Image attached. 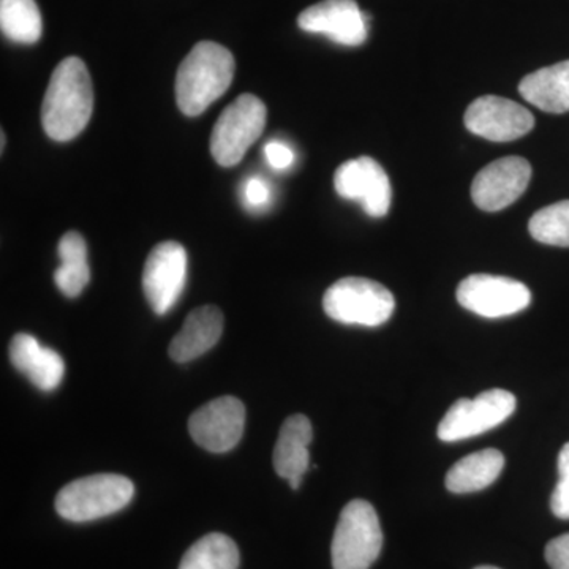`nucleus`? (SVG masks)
Listing matches in <instances>:
<instances>
[{
    "label": "nucleus",
    "instance_id": "f257e3e1",
    "mask_svg": "<svg viewBox=\"0 0 569 569\" xmlns=\"http://www.w3.org/2000/svg\"><path fill=\"white\" fill-rule=\"evenodd\" d=\"M93 110V89L88 67L80 58L63 59L52 71L41 104V123L54 141H70L86 129Z\"/></svg>",
    "mask_w": 569,
    "mask_h": 569
},
{
    "label": "nucleus",
    "instance_id": "f03ea898",
    "mask_svg": "<svg viewBox=\"0 0 569 569\" xmlns=\"http://www.w3.org/2000/svg\"><path fill=\"white\" fill-rule=\"evenodd\" d=\"M233 54L213 41H200L183 59L176 77V102L190 118L203 114L230 88L234 78Z\"/></svg>",
    "mask_w": 569,
    "mask_h": 569
},
{
    "label": "nucleus",
    "instance_id": "7ed1b4c3",
    "mask_svg": "<svg viewBox=\"0 0 569 569\" xmlns=\"http://www.w3.org/2000/svg\"><path fill=\"white\" fill-rule=\"evenodd\" d=\"M133 496L134 486L129 478L92 475L67 485L56 497V511L70 522H91L121 511Z\"/></svg>",
    "mask_w": 569,
    "mask_h": 569
},
{
    "label": "nucleus",
    "instance_id": "20e7f679",
    "mask_svg": "<svg viewBox=\"0 0 569 569\" xmlns=\"http://www.w3.org/2000/svg\"><path fill=\"white\" fill-rule=\"evenodd\" d=\"M383 548V531L376 508L366 500H353L340 512L332 538L335 569H369Z\"/></svg>",
    "mask_w": 569,
    "mask_h": 569
},
{
    "label": "nucleus",
    "instance_id": "39448f33",
    "mask_svg": "<svg viewBox=\"0 0 569 569\" xmlns=\"http://www.w3.org/2000/svg\"><path fill=\"white\" fill-rule=\"evenodd\" d=\"M323 309L326 316L339 323L377 328L392 317L396 301L381 283L365 277H346L328 288Z\"/></svg>",
    "mask_w": 569,
    "mask_h": 569
},
{
    "label": "nucleus",
    "instance_id": "423d86ee",
    "mask_svg": "<svg viewBox=\"0 0 569 569\" xmlns=\"http://www.w3.org/2000/svg\"><path fill=\"white\" fill-rule=\"evenodd\" d=\"M264 103L252 93L238 97L217 119L211 137V152L220 167H234L244 159L250 146L263 133Z\"/></svg>",
    "mask_w": 569,
    "mask_h": 569
},
{
    "label": "nucleus",
    "instance_id": "0eeeda50",
    "mask_svg": "<svg viewBox=\"0 0 569 569\" xmlns=\"http://www.w3.org/2000/svg\"><path fill=\"white\" fill-rule=\"evenodd\" d=\"M516 411V397L505 389H490L475 399L452 403L438 426V438L445 443L481 436L507 421Z\"/></svg>",
    "mask_w": 569,
    "mask_h": 569
},
{
    "label": "nucleus",
    "instance_id": "6e6552de",
    "mask_svg": "<svg viewBox=\"0 0 569 569\" xmlns=\"http://www.w3.org/2000/svg\"><path fill=\"white\" fill-rule=\"evenodd\" d=\"M458 302L463 309L485 318L516 316L530 306L529 287L508 277L473 274L458 287Z\"/></svg>",
    "mask_w": 569,
    "mask_h": 569
},
{
    "label": "nucleus",
    "instance_id": "1a4fd4ad",
    "mask_svg": "<svg viewBox=\"0 0 569 569\" xmlns=\"http://www.w3.org/2000/svg\"><path fill=\"white\" fill-rule=\"evenodd\" d=\"M246 427V407L233 396L213 399L189 419V432L198 447L222 455L238 447Z\"/></svg>",
    "mask_w": 569,
    "mask_h": 569
},
{
    "label": "nucleus",
    "instance_id": "9d476101",
    "mask_svg": "<svg viewBox=\"0 0 569 569\" xmlns=\"http://www.w3.org/2000/svg\"><path fill=\"white\" fill-rule=\"evenodd\" d=\"M187 280V252L179 242L156 246L146 260L142 290L157 316H164L181 298Z\"/></svg>",
    "mask_w": 569,
    "mask_h": 569
},
{
    "label": "nucleus",
    "instance_id": "9b49d317",
    "mask_svg": "<svg viewBox=\"0 0 569 569\" xmlns=\"http://www.w3.org/2000/svg\"><path fill=\"white\" fill-rule=\"evenodd\" d=\"M336 192L358 201L370 217H385L391 208V182L377 160L359 157L340 164L335 174Z\"/></svg>",
    "mask_w": 569,
    "mask_h": 569
},
{
    "label": "nucleus",
    "instance_id": "f8f14e48",
    "mask_svg": "<svg viewBox=\"0 0 569 569\" xmlns=\"http://www.w3.org/2000/svg\"><path fill=\"white\" fill-rule=\"evenodd\" d=\"M533 126V114L527 108L503 97H479L466 112L467 129L489 141L519 140L530 133Z\"/></svg>",
    "mask_w": 569,
    "mask_h": 569
},
{
    "label": "nucleus",
    "instance_id": "ddd939ff",
    "mask_svg": "<svg viewBox=\"0 0 569 569\" xmlns=\"http://www.w3.org/2000/svg\"><path fill=\"white\" fill-rule=\"evenodd\" d=\"M530 179L531 167L526 159L505 157L479 171L471 183V198L481 211H501L522 197Z\"/></svg>",
    "mask_w": 569,
    "mask_h": 569
},
{
    "label": "nucleus",
    "instance_id": "4468645a",
    "mask_svg": "<svg viewBox=\"0 0 569 569\" xmlns=\"http://www.w3.org/2000/svg\"><path fill=\"white\" fill-rule=\"evenodd\" d=\"M302 31L320 33L343 47H361L367 40L366 14L355 0H323L299 14Z\"/></svg>",
    "mask_w": 569,
    "mask_h": 569
},
{
    "label": "nucleus",
    "instance_id": "2eb2a0df",
    "mask_svg": "<svg viewBox=\"0 0 569 569\" xmlns=\"http://www.w3.org/2000/svg\"><path fill=\"white\" fill-rule=\"evenodd\" d=\"M312 425L305 415H293L284 419L280 427L272 462L276 473L287 479L293 490L301 488L302 478L309 471V445L312 443Z\"/></svg>",
    "mask_w": 569,
    "mask_h": 569
},
{
    "label": "nucleus",
    "instance_id": "dca6fc26",
    "mask_svg": "<svg viewBox=\"0 0 569 569\" xmlns=\"http://www.w3.org/2000/svg\"><path fill=\"white\" fill-rule=\"evenodd\" d=\"M10 362L18 372L29 378L40 391H54L62 383L66 365L58 351L40 346L31 335H17L11 339Z\"/></svg>",
    "mask_w": 569,
    "mask_h": 569
},
{
    "label": "nucleus",
    "instance_id": "f3484780",
    "mask_svg": "<svg viewBox=\"0 0 569 569\" xmlns=\"http://www.w3.org/2000/svg\"><path fill=\"white\" fill-rule=\"evenodd\" d=\"M223 335V313L219 307L203 306L192 310L181 331L170 343V356L176 362H190L208 353Z\"/></svg>",
    "mask_w": 569,
    "mask_h": 569
},
{
    "label": "nucleus",
    "instance_id": "a211bd4d",
    "mask_svg": "<svg viewBox=\"0 0 569 569\" xmlns=\"http://www.w3.org/2000/svg\"><path fill=\"white\" fill-rule=\"evenodd\" d=\"M527 102L539 110L563 114L569 111V61L545 67L527 74L519 84Z\"/></svg>",
    "mask_w": 569,
    "mask_h": 569
},
{
    "label": "nucleus",
    "instance_id": "6ab92c4d",
    "mask_svg": "<svg viewBox=\"0 0 569 569\" xmlns=\"http://www.w3.org/2000/svg\"><path fill=\"white\" fill-rule=\"evenodd\" d=\"M503 467L505 456L498 449H482L449 468L445 482L452 493L478 492L493 485Z\"/></svg>",
    "mask_w": 569,
    "mask_h": 569
},
{
    "label": "nucleus",
    "instance_id": "aec40b11",
    "mask_svg": "<svg viewBox=\"0 0 569 569\" xmlns=\"http://www.w3.org/2000/svg\"><path fill=\"white\" fill-rule=\"evenodd\" d=\"M58 252L61 268L54 272V282L67 298H77L91 280L84 238L77 231L63 234Z\"/></svg>",
    "mask_w": 569,
    "mask_h": 569
},
{
    "label": "nucleus",
    "instance_id": "412c9836",
    "mask_svg": "<svg viewBox=\"0 0 569 569\" xmlns=\"http://www.w3.org/2000/svg\"><path fill=\"white\" fill-rule=\"evenodd\" d=\"M0 28L14 43H37L43 33V20L36 0H0Z\"/></svg>",
    "mask_w": 569,
    "mask_h": 569
},
{
    "label": "nucleus",
    "instance_id": "4be33fe9",
    "mask_svg": "<svg viewBox=\"0 0 569 569\" xmlns=\"http://www.w3.org/2000/svg\"><path fill=\"white\" fill-rule=\"evenodd\" d=\"M239 549L230 537L209 533L182 557L179 569H238Z\"/></svg>",
    "mask_w": 569,
    "mask_h": 569
},
{
    "label": "nucleus",
    "instance_id": "5701e85b",
    "mask_svg": "<svg viewBox=\"0 0 569 569\" xmlns=\"http://www.w3.org/2000/svg\"><path fill=\"white\" fill-rule=\"evenodd\" d=\"M529 231L541 244L569 247V200L541 209L530 219Z\"/></svg>",
    "mask_w": 569,
    "mask_h": 569
},
{
    "label": "nucleus",
    "instance_id": "b1692460",
    "mask_svg": "<svg viewBox=\"0 0 569 569\" xmlns=\"http://www.w3.org/2000/svg\"><path fill=\"white\" fill-rule=\"evenodd\" d=\"M559 482L550 497V509L559 519L569 520V443L559 455Z\"/></svg>",
    "mask_w": 569,
    "mask_h": 569
},
{
    "label": "nucleus",
    "instance_id": "393cba45",
    "mask_svg": "<svg viewBox=\"0 0 569 569\" xmlns=\"http://www.w3.org/2000/svg\"><path fill=\"white\" fill-rule=\"evenodd\" d=\"M546 560L552 569H569V533L549 541L546 546Z\"/></svg>",
    "mask_w": 569,
    "mask_h": 569
},
{
    "label": "nucleus",
    "instance_id": "a878e982",
    "mask_svg": "<svg viewBox=\"0 0 569 569\" xmlns=\"http://www.w3.org/2000/svg\"><path fill=\"white\" fill-rule=\"evenodd\" d=\"M246 203L249 208L261 209L266 204H269L271 200V190H269L268 183L260 178H250L246 182L244 187Z\"/></svg>",
    "mask_w": 569,
    "mask_h": 569
},
{
    "label": "nucleus",
    "instance_id": "bb28decb",
    "mask_svg": "<svg viewBox=\"0 0 569 569\" xmlns=\"http://www.w3.org/2000/svg\"><path fill=\"white\" fill-rule=\"evenodd\" d=\"M264 156L268 163L276 170H287L295 162V153L283 142H268L264 148Z\"/></svg>",
    "mask_w": 569,
    "mask_h": 569
},
{
    "label": "nucleus",
    "instance_id": "cd10ccee",
    "mask_svg": "<svg viewBox=\"0 0 569 569\" xmlns=\"http://www.w3.org/2000/svg\"><path fill=\"white\" fill-rule=\"evenodd\" d=\"M475 569H500V568H496V567H478V568H475Z\"/></svg>",
    "mask_w": 569,
    "mask_h": 569
},
{
    "label": "nucleus",
    "instance_id": "c85d7f7f",
    "mask_svg": "<svg viewBox=\"0 0 569 569\" xmlns=\"http://www.w3.org/2000/svg\"><path fill=\"white\" fill-rule=\"evenodd\" d=\"M3 146H6V134L2 133V151H3Z\"/></svg>",
    "mask_w": 569,
    "mask_h": 569
}]
</instances>
